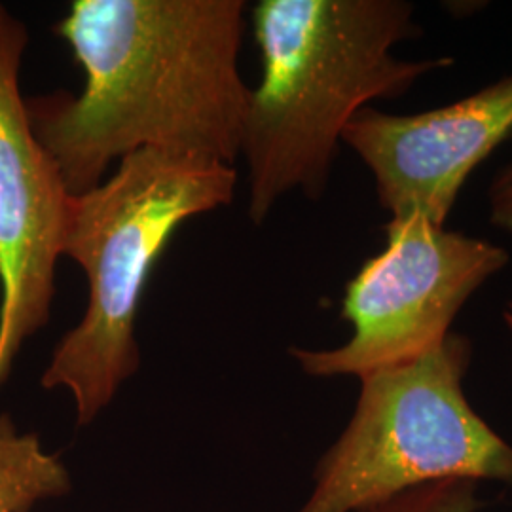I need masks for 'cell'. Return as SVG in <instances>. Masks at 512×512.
I'll use <instances>...</instances> for the list:
<instances>
[{
  "label": "cell",
  "instance_id": "obj_1",
  "mask_svg": "<svg viewBox=\"0 0 512 512\" xmlns=\"http://www.w3.org/2000/svg\"><path fill=\"white\" fill-rule=\"evenodd\" d=\"M245 12L243 0H74L54 31L82 90L25 99L71 196L145 148L236 164L251 92L239 71Z\"/></svg>",
  "mask_w": 512,
  "mask_h": 512
},
{
  "label": "cell",
  "instance_id": "obj_2",
  "mask_svg": "<svg viewBox=\"0 0 512 512\" xmlns=\"http://www.w3.org/2000/svg\"><path fill=\"white\" fill-rule=\"evenodd\" d=\"M251 23L262 74L249 92L241 156L253 224L294 190L321 198L344 129L370 101L454 65L395 57L397 44L420 35L404 0H260Z\"/></svg>",
  "mask_w": 512,
  "mask_h": 512
},
{
  "label": "cell",
  "instance_id": "obj_3",
  "mask_svg": "<svg viewBox=\"0 0 512 512\" xmlns=\"http://www.w3.org/2000/svg\"><path fill=\"white\" fill-rule=\"evenodd\" d=\"M236 186L234 165L145 148L73 196L61 255L86 274L88 306L55 346L40 384L73 395L78 425L92 423L139 370L135 321L167 243L186 220L230 205Z\"/></svg>",
  "mask_w": 512,
  "mask_h": 512
},
{
  "label": "cell",
  "instance_id": "obj_4",
  "mask_svg": "<svg viewBox=\"0 0 512 512\" xmlns=\"http://www.w3.org/2000/svg\"><path fill=\"white\" fill-rule=\"evenodd\" d=\"M471 359V340L452 332L412 363L359 378L353 416L317 461L296 512H359L446 480L512 490V444L465 395Z\"/></svg>",
  "mask_w": 512,
  "mask_h": 512
},
{
  "label": "cell",
  "instance_id": "obj_5",
  "mask_svg": "<svg viewBox=\"0 0 512 512\" xmlns=\"http://www.w3.org/2000/svg\"><path fill=\"white\" fill-rule=\"evenodd\" d=\"M385 234L384 251L366 260L346 287L348 342L291 348L308 376L363 378L420 359L452 334L461 308L511 260L505 247L446 230L418 213L389 220Z\"/></svg>",
  "mask_w": 512,
  "mask_h": 512
},
{
  "label": "cell",
  "instance_id": "obj_6",
  "mask_svg": "<svg viewBox=\"0 0 512 512\" xmlns=\"http://www.w3.org/2000/svg\"><path fill=\"white\" fill-rule=\"evenodd\" d=\"M27 25L0 4V387L52 315L73 196L38 143L19 74Z\"/></svg>",
  "mask_w": 512,
  "mask_h": 512
},
{
  "label": "cell",
  "instance_id": "obj_7",
  "mask_svg": "<svg viewBox=\"0 0 512 512\" xmlns=\"http://www.w3.org/2000/svg\"><path fill=\"white\" fill-rule=\"evenodd\" d=\"M512 135V74L452 105L416 114L365 107L346 143L370 169L391 219L418 213L444 226L478 165Z\"/></svg>",
  "mask_w": 512,
  "mask_h": 512
},
{
  "label": "cell",
  "instance_id": "obj_8",
  "mask_svg": "<svg viewBox=\"0 0 512 512\" xmlns=\"http://www.w3.org/2000/svg\"><path fill=\"white\" fill-rule=\"evenodd\" d=\"M71 492V475L57 454L46 452L35 433H19L0 414V512H29Z\"/></svg>",
  "mask_w": 512,
  "mask_h": 512
},
{
  "label": "cell",
  "instance_id": "obj_9",
  "mask_svg": "<svg viewBox=\"0 0 512 512\" xmlns=\"http://www.w3.org/2000/svg\"><path fill=\"white\" fill-rule=\"evenodd\" d=\"M480 484L473 480H446L385 499L359 512H480Z\"/></svg>",
  "mask_w": 512,
  "mask_h": 512
},
{
  "label": "cell",
  "instance_id": "obj_10",
  "mask_svg": "<svg viewBox=\"0 0 512 512\" xmlns=\"http://www.w3.org/2000/svg\"><path fill=\"white\" fill-rule=\"evenodd\" d=\"M490 222L512 236V164L497 173L488 192Z\"/></svg>",
  "mask_w": 512,
  "mask_h": 512
},
{
  "label": "cell",
  "instance_id": "obj_11",
  "mask_svg": "<svg viewBox=\"0 0 512 512\" xmlns=\"http://www.w3.org/2000/svg\"><path fill=\"white\" fill-rule=\"evenodd\" d=\"M503 321H505V327L509 330V334H511V344H512V300L507 304V308L503 311Z\"/></svg>",
  "mask_w": 512,
  "mask_h": 512
}]
</instances>
